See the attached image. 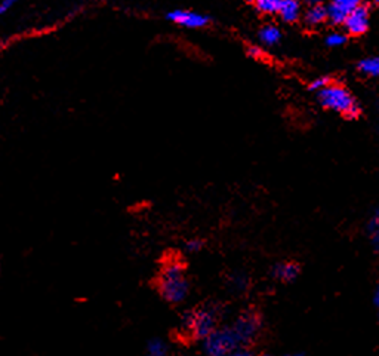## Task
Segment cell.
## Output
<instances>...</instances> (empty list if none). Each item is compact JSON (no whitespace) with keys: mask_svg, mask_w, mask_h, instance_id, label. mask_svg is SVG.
Returning <instances> with one entry per match:
<instances>
[{"mask_svg":"<svg viewBox=\"0 0 379 356\" xmlns=\"http://www.w3.org/2000/svg\"><path fill=\"white\" fill-rule=\"evenodd\" d=\"M345 42H347V38H345V34H342V33H329L326 36V45L330 48L342 47Z\"/></svg>","mask_w":379,"mask_h":356,"instance_id":"17","label":"cell"},{"mask_svg":"<svg viewBox=\"0 0 379 356\" xmlns=\"http://www.w3.org/2000/svg\"><path fill=\"white\" fill-rule=\"evenodd\" d=\"M219 309L214 305H205L190 310L182 316L181 331L194 340H205L218 328Z\"/></svg>","mask_w":379,"mask_h":356,"instance_id":"2","label":"cell"},{"mask_svg":"<svg viewBox=\"0 0 379 356\" xmlns=\"http://www.w3.org/2000/svg\"><path fill=\"white\" fill-rule=\"evenodd\" d=\"M145 356H169V346L160 337H154L145 344Z\"/></svg>","mask_w":379,"mask_h":356,"instance_id":"12","label":"cell"},{"mask_svg":"<svg viewBox=\"0 0 379 356\" xmlns=\"http://www.w3.org/2000/svg\"><path fill=\"white\" fill-rule=\"evenodd\" d=\"M15 5V0H3V2H0V16L6 15Z\"/></svg>","mask_w":379,"mask_h":356,"instance_id":"21","label":"cell"},{"mask_svg":"<svg viewBox=\"0 0 379 356\" xmlns=\"http://www.w3.org/2000/svg\"><path fill=\"white\" fill-rule=\"evenodd\" d=\"M247 54L251 57H254V58H261L264 56L262 49L258 48V47H247Z\"/></svg>","mask_w":379,"mask_h":356,"instance_id":"22","label":"cell"},{"mask_svg":"<svg viewBox=\"0 0 379 356\" xmlns=\"http://www.w3.org/2000/svg\"><path fill=\"white\" fill-rule=\"evenodd\" d=\"M369 15H371L369 8L366 5L358 3V6L351 12L347 21L344 23L345 30L353 36H362L369 29Z\"/></svg>","mask_w":379,"mask_h":356,"instance_id":"7","label":"cell"},{"mask_svg":"<svg viewBox=\"0 0 379 356\" xmlns=\"http://www.w3.org/2000/svg\"><path fill=\"white\" fill-rule=\"evenodd\" d=\"M166 20L172 24H177L184 29H205L212 21V18L206 14L190 11V9H173L166 14Z\"/></svg>","mask_w":379,"mask_h":356,"instance_id":"6","label":"cell"},{"mask_svg":"<svg viewBox=\"0 0 379 356\" xmlns=\"http://www.w3.org/2000/svg\"><path fill=\"white\" fill-rule=\"evenodd\" d=\"M280 2L282 0H258V2L254 3V8L261 14H279Z\"/></svg>","mask_w":379,"mask_h":356,"instance_id":"16","label":"cell"},{"mask_svg":"<svg viewBox=\"0 0 379 356\" xmlns=\"http://www.w3.org/2000/svg\"><path fill=\"white\" fill-rule=\"evenodd\" d=\"M367 235L371 237L374 248L379 251V208L375 209L371 220L367 223Z\"/></svg>","mask_w":379,"mask_h":356,"instance_id":"15","label":"cell"},{"mask_svg":"<svg viewBox=\"0 0 379 356\" xmlns=\"http://www.w3.org/2000/svg\"><path fill=\"white\" fill-rule=\"evenodd\" d=\"M227 356H254V355L251 352H249L247 349H245V348H239V349L233 351V352H231Z\"/></svg>","mask_w":379,"mask_h":356,"instance_id":"23","label":"cell"},{"mask_svg":"<svg viewBox=\"0 0 379 356\" xmlns=\"http://www.w3.org/2000/svg\"><path fill=\"white\" fill-rule=\"evenodd\" d=\"M288 356H304V355H299V353H297V355H288Z\"/></svg>","mask_w":379,"mask_h":356,"instance_id":"25","label":"cell"},{"mask_svg":"<svg viewBox=\"0 0 379 356\" xmlns=\"http://www.w3.org/2000/svg\"><path fill=\"white\" fill-rule=\"evenodd\" d=\"M299 273V268L298 264H295L292 261H284V263H279L276 264V268L273 270L274 278H277L282 282H291L295 278L298 276Z\"/></svg>","mask_w":379,"mask_h":356,"instance_id":"10","label":"cell"},{"mask_svg":"<svg viewBox=\"0 0 379 356\" xmlns=\"http://www.w3.org/2000/svg\"><path fill=\"white\" fill-rule=\"evenodd\" d=\"M261 356H268V355H261Z\"/></svg>","mask_w":379,"mask_h":356,"instance_id":"26","label":"cell"},{"mask_svg":"<svg viewBox=\"0 0 379 356\" xmlns=\"http://www.w3.org/2000/svg\"><path fill=\"white\" fill-rule=\"evenodd\" d=\"M358 71L362 75L379 78V57H367L358 62Z\"/></svg>","mask_w":379,"mask_h":356,"instance_id":"14","label":"cell"},{"mask_svg":"<svg viewBox=\"0 0 379 356\" xmlns=\"http://www.w3.org/2000/svg\"><path fill=\"white\" fill-rule=\"evenodd\" d=\"M246 284H247V281L242 275H236V276L231 278V285H233L237 291L245 289Z\"/></svg>","mask_w":379,"mask_h":356,"instance_id":"20","label":"cell"},{"mask_svg":"<svg viewBox=\"0 0 379 356\" xmlns=\"http://www.w3.org/2000/svg\"><path fill=\"white\" fill-rule=\"evenodd\" d=\"M277 15H280L284 23H295L299 20L301 6L298 2H293V0H284V2H280L279 14Z\"/></svg>","mask_w":379,"mask_h":356,"instance_id":"11","label":"cell"},{"mask_svg":"<svg viewBox=\"0 0 379 356\" xmlns=\"http://www.w3.org/2000/svg\"><path fill=\"white\" fill-rule=\"evenodd\" d=\"M328 20V11L326 6L320 3H314L307 8V11L304 12V23L308 27H319Z\"/></svg>","mask_w":379,"mask_h":356,"instance_id":"9","label":"cell"},{"mask_svg":"<svg viewBox=\"0 0 379 356\" xmlns=\"http://www.w3.org/2000/svg\"><path fill=\"white\" fill-rule=\"evenodd\" d=\"M159 296L169 305H181L190 293V281L184 261L177 255H169L162 263L156 282Z\"/></svg>","mask_w":379,"mask_h":356,"instance_id":"1","label":"cell"},{"mask_svg":"<svg viewBox=\"0 0 379 356\" xmlns=\"http://www.w3.org/2000/svg\"><path fill=\"white\" fill-rule=\"evenodd\" d=\"M203 246H205V242L199 237H193V239H188L184 245V250H186L188 254H197L203 250Z\"/></svg>","mask_w":379,"mask_h":356,"instance_id":"18","label":"cell"},{"mask_svg":"<svg viewBox=\"0 0 379 356\" xmlns=\"http://www.w3.org/2000/svg\"><path fill=\"white\" fill-rule=\"evenodd\" d=\"M231 330H233L240 348H243V346L252 343L255 337L260 334L261 319L254 312H245L231 325Z\"/></svg>","mask_w":379,"mask_h":356,"instance_id":"5","label":"cell"},{"mask_svg":"<svg viewBox=\"0 0 379 356\" xmlns=\"http://www.w3.org/2000/svg\"><path fill=\"white\" fill-rule=\"evenodd\" d=\"M317 99L325 108L344 115L348 119H356L360 115V107L353 94L345 86L335 84V82H330L326 88L319 91Z\"/></svg>","mask_w":379,"mask_h":356,"instance_id":"3","label":"cell"},{"mask_svg":"<svg viewBox=\"0 0 379 356\" xmlns=\"http://www.w3.org/2000/svg\"><path fill=\"white\" fill-rule=\"evenodd\" d=\"M0 273H2V269H0Z\"/></svg>","mask_w":379,"mask_h":356,"instance_id":"27","label":"cell"},{"mask_svg":"<svg viewBox=\"0 0 379 356\" xmlns=\"http://www.w3.org/2000/svg\"><path fill=\"white\" fill-rule=\"evenodd\" d=\"M357 6L358 2H356V0H335V2H332L326 6L328 20L335 25L344 24L347 21V18Z\"/></svg>","mask_w":379,"mask_h":356,"instance_id":"8","label":"cell"},{"mask_svg":"<svg viewBox=\"0 0 379 356\" xmlns=\"http://www.w3.org/2000/svg\"><path fill=\"white\" fill-rule=\"evenodd\" d=\"M258 36H260V40L264 45L273 47V45L280 42L282 32H280L279 27H276V25H265L260 30V33H258Z\"/></svg>","mask_w":379,"mask_h":356,"instance_id":"13","label":"cell"},{"mask_svg":"<svg viewBox=\"0 0 379 356\" xmlns=\"http://www.w3.org/2000/svg\"><path fill=\"white\" fill-rule=\"evenodd\" d=\"M239 348L240 344L231 327H218L203 340V352L206 356H227Z\"/></svg>","mask_w":379,"mask_h":356,"instance_id":"4","label":"cell"},{"mask_svg":"<svg viewBox=\"0 0 379 356\" xmlns=\"http://www.w3.org/2000/svg\"><path fill=\"white\" fill-rule=\"evenodd\" d=\"M329 84H330V79L326 78V76H321V78L311 80V84H310L308 88H310V91H314V93H319V91H321L323 88H326Z\"/></svg>","mask_w":379,"mask_h":356,"instance_id":"19","label":"cell"},{"mask_svg":"<svg viewBox=\"0 0 379 356\" xmlns=\"http://www.w3.org/2000/svg\"><path fill=\"white\" fill-rule=\"evenodd\" d=\"M374 301H375V305L379 307V285H378V288H376V291H375V297H374Z\"/></svg>","mask_w":379,"mask_h":356,"instance_id":"24","label":"cell"}]
</instances>
